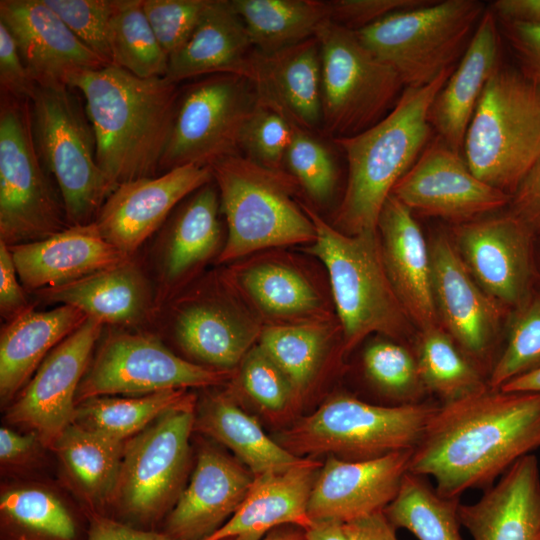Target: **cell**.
Returning <instances> with one entry per match:
<instances>
[{"instance_id": "obj_47", "label": "cell", "mask_w": 540, "mask_h": 540, "mask_svg": "<svg viewBox=\"0 0 540 540\" xmlns=\"http://www.w3.org/2000/svg\"><path fill=\"white\" fill-rule=\"evenodd\" d=\"M291 138V120L281 109L258 96L242 133L241 151L245 157L268 168L282 169Z\"/></svg>"}, {"instance_id": "obj_30", "label": "cell", "mask_w": 540, "mask_h": 540, "mask_svg": "<svg viewBox=\"0 0 540 540\" xmlns=\"http://www.w3.org/2000/svg\"><path fill=\"white\" fill-rule=\"evenodd\" d=\"M501 33L486 8L460 61L433 100L431 127L451 149L461 153L470 120L487 81L500 61Z\"/></svg>"}, {"instance_id": "obj_39", "label": "cell", "mask_w": 540, "mask_h": 540, "mask_svg": "<svg viewBox=\"0 0 540 540\" xmlns=\"http://www.w3.org/2000/svg\"><path fill=\"white\" fill-rule=\"evenodd\" d=\"M194 407V395L187 389H172L136 398L94 397L80 402L74 422L78 425L123 442L134 436L163 414Z\"/></svg>"}, {"instance_id": "obj_7", "label": "cell", "mask_w": 540, "mask_h": 540, "mask_svg": "<svg viewBox=\"0 0 540 540\" xmlns=\"http://www.w3.org/2000/svg\"><path fill=\"white\" fill-rule=\"evenodd\" d=\"M74 91L62 83L36 85L29 101L34 144L70 226L93 222L111 193L97 162L92 125Z\"/></svg>"}, {"instance_id": "obj_3", "label": "cell", "mask_w": 540, "mask_h": 540, "mask_svg": "<svg viewBox=\"0 0 540 540\" xmlns=\"http://www.w3.org/2000/svg\"><path fill=\"white\" fill-rule=\"evenodd\" d=\"M454 68L428 85L405 87L394 108L372 127L333 139L348 166L332 224L337 230L348 235L377 232L385 201L431 141L430 107Z\"/></svg>"}, {"instance_id": "obj_60", "label": "cell", "mask_w": 540, "mask_h": 540, "mask_svg": "<svg viewBox=\"0 0 540 540\" xmlns=\"http://www.w3.org/2000/svg\"><path fill=\"white\" fill-rule=\"evenodd\" d=\"M305 540H350L344 523L339 521H317L304 530Z\"/></svg>"}, {"instance_id": "obj_36", "label": "cell", "mask_w": 540, "mask_h": 540, "mask_svg": "<svg viewBox=\"0 0 540 540\" xmlns=\"http://www.w3.org/2000/svg\"><path fill=\"white\" fill-rule=\"evenodd\" d=\"M256 51L270 54L299 44L330 19L328 1L231 0Z\"/></svg>"}, {"instance_id": "obj_49", "label": "cell", "mask_w": 540, "mask_h": 540, "mask_svg": "<svg viewBox=\"0 0 540 540\" xmlns=\"http://www.w3.org/2000/svg\"><path fill=\"white\" fill-rule=\"evenodd\" d=\"M70 30L96 55L112 64L110 21L117 0H45Z\"/></svg>"}, {"instance_id": "obj_59", "label": "cell", "mask_w": 540, "mask_h": 540, "mask_svg": "<svg viewBox=\"0 0 540 540\" xmlns=\"http://www.w3.org/2000/svg\"><path fill=\"white\" fill-rule=\"evenodd\" d=\"M38 436L34 433L18 434L6 427L0 429V459L8 462L18 459L32 449Z\"/></svg>"}, {"instance_id": "obj_33", "label": "cell", "mask_w": 540, "mask_h": 540, "mask_svg": "<svg viewBox=\"0 0 540 540\" xmlns=\"http://www.w3.org/2000/svg\"><path fill=\"white\" fill-rule=\"evenodd\" d=\"M36 293L45 301L75 307L104 325L135 326L157 308L148 278L133 258Z\"/></svg>"}, {"instance_id": "obj_20", "label": "cell", "mask_w": 540, "mask_h": 540, "mask_svg": "<svg viewBox=\"0 0 540 540\" xmlns=\"http://www.w3.org/2000/svg\"><path fill=\"white\" fill-rule=\"evenodd\" d=\"M433 299L440 325L479 366L490 354L503 305L475 281L451 237L436 234L429 243Z\"/></svg>"}, {"instance_id": "obj_14", "label": "cell", "mask_w": 540, "mask_h": 540, "mask_svg": "<svg viewBox=\"0 0 540 540\" xmlns=\"http://www.w3.org/2000/svg\"><path fill=\"white\" fill-rule=\"evenodd\" d=\"M234 375L185 360L158 338L143 333L114 332L105 338L77 391L82 402L115 394L209 387Z\"/></svg>"}, {"instance_id": "obj_22", "label": "cell", "mask_w": 540, "mask_h": 540, "mask_svg": "<svg viewBox=\"0 0 540 540\" xmlns=\"http://www.w3.org/2000/svg\"><path fill=\"white\" fill-rule=\"evenodd\" d=\"M412 451L357 461L328 456L311 490V522L347 523L382 512L397 495L409 471Z\"/></svg>"}, {"instance_id": "obj_19", "label": "cell", "mask_w": 540, "mask_h": 540, "mask_svg": "<svg viewBox=\"0 0 540 540\" xmlns=\"http://www.w3.org/2000/svg\"><path fill=\"white\" fill-rule=\"evenodd\" d=\"M453 244L478 285L503 306L529 297L533 232L511 212L457 224Z\"/></svg>"}, {"instance_id": "obj_12", "label": "cell", "mask_w": 540, "mask_h": 540, "mask_svg": "<svg viewBox=\"0 0 540 540\" xmlns=\"http://www.w3.org/2000/svg\"><path fill=\"white\" fill-rule=\"evenodd\" d=\"M257 103L254 84L238 75L204 76L185 86L160 171L185 165L211 167L239 155L245 124Z\"/></svg>"}, {"instance_id": "obj_57", "label": "cell", "mask_w": 540, "mask_h": 540, "mask_svg": "<svg viewBox=\"0 0 540 540\" xmlns=\"http://www.w3.org/2000/svg\"><path fill=\"white\" fill-rule=\"evenodd\" d=\"M488 9L498 23L540 24V0H496Z\"/></svg>"}, {"instance_id": "obj_56", "label": "cell", "mask_w": 540, "mask_h": 540, "mask_svg": "<svg viewBox=\"0 0 540 540\" xmlns=\"http://www.w3.org/2000/svg\"><path fill=\"white\" fill-rule=\"evenodd\" d=\"M87 540H173L168 534L131 528L112 519L94 515Z\"/></svg>"}, {"instance_id": "obj_2", "label": "cell", "mask_w": 540, "mask_h": 540, "mask_svg": "<svg viewBox=\"0 0 540 540\" xmlns=\"http://www.w3.org/2000/svg\"><path fill=\"white\" fill-rule=\"evenodd\" d=\"M97 145V162L111 192L120 184L154 177L168 144L180 96L167 77L140 78L106 64L72 75Z\"/></svg>"}, {"instance_id": "obj_32", "label": "cell", "mask_w": 540, "mask_h": 540, "mask_svg": "<svg viewBox=\"0 0 540 540\" xmlns=\"http://www.w3.org/2000/svg\"><path fill=\"white\" fill-rule=\"evenodd\" d=\"M255 48L231 1L210 0L186 44L169 56L166 77L174 83L214 74L251 80Z\"/></svg>"}, {"instance_id": "obj_13", "label": "cell", "mask_w": 540, "mask_h": 540, "mask_svg": "<svg viewBox=\"0 0 540 540\" xmlns=\"http://www.w3.org/2000/svg\"><path fill=\"white\" fill-rule=\"evenodd\" d=\"M218 276L263 327L337 319L328 280L283 248L229 263Z\"/></svg>"}, {"instance_id": "obj_26", "label": "cell", "mask_w": 540, "mask_h": 540, "mask_svg": "<svg viewBox=\"0 0 540 540\" xmlns=\"http://www.w3.org/2000/svg\"><path fill=\"white\" fill-rule=\"evenodd\" d=\"M23 287L55 288L132 258L107 241L93 221L48 238L8 246Z\"/></svg>"}, {"instance_id": "obj_24", "label": "cell", "mask_w": 540, "mask_h": 540, "mask_svg": "<svg viewBox=\"0 0 540 540\" xmlns=\"http://www.w3.org/2000/svg\"><path fill=\"white\" fill-rule=\"evenodd\" d=\"M220 200L211 182L192 193L171 217L158 259L157 308L176 297L213 258L223 243Z\"/></svg>"}, {"instance_id": "obj_9", "label": "cell", "mask_w": 540, "mask_h": 540, "mask_svg": "<svg viewBox=\"0 0 540 540\" xmlns=\"http://www.w3.org/2000/svg\"><path fill=\"white\" fill-rule=\"evenodd\" d=\"M485 10L478 0L432 1L354 32L405 87H422L460 61Z\"/></svg>"}, {"instance_id": "obj_48", "label": "cell", "mask_w": 540, "mask_h": 540, "mask_svg": "<svg viewBox=\"0 0 540 540\" xmlns=\"http://www.w3.org/2000/svg\"><path fill=\"white\" fill-rule=\"evenodd\" d=\"M238 367L239 386L264 411L282 414L297 401L285 374L258 343Z\"/></svg>"}, {"instance_id": "obj_10", "label": "cell", "mask_w": 540, "mask_h": 540, "mask_svg": "<svg viewBox=\"0 0 540 540\" xmlns=\"http://www.w3.org/2000/svg\"><path fill=\"white\" fill-rule=\"evenodd\" d=\"M320 47L322 130L333 139L356 135L382 120L405 86L356 33L331 20L315 34Z\"/></svg>"}, {"instance_id": "obj_28", "label": "cell", "mask_w": 540, "mask_h": 540, "mask_svg": "<svg viewBox=\"0 0 540 540\" xmlns=\"http://www.w3.org/2000/svg\"><path fill=\"white\" fill-rule=\"evenodd\" d=\"M473 540H540V468L529 454L516 461L472 504L459 506Z\"/></svg>"}, {"instance_id": "obj_11", "label": "cell", "mask_w": 540, "mask_h": 540, "mask_svg": "<svg viewBox=\"0 0 540 540\" xmlns=\"http://www.w3.org/2000/svg\"><path fill=\"white\" fill-rule=\"evenodd\" d=\"M69 226L34 144L29 101L0 95V241H38Z\"/></svg>"}, {"instance_id": "obj_37", "label": "cell", "mask_w": 540, "mask_h": 540, "mask_svg": "<svg viewBox=\"0 0 540 540\" xmlns=\"http://www.w3.org/2000/svg\"><path fill=\"white\" fill-rule=\"evenodd\" d=\"M337 338V319L290 326L263 327L258 345L289 380L296 400L309 390Z\"/></svg>"}, {"instance_id": "obj_61", "label": "cell", "mask_w": 540, "mask_h": 540, "mask_svg": "<svg viewBox=\"0 0 540 540\" xmlns=\"http://www.w3.org/2000/svg\"><path fill=\"white\" fill-rule=\"evenodd\" d=\"M500 389L506 392L540 393V367L512 379Z\"/></svg>"}, {"instance_id": "obj_31", "label": "cell", "mask_w": 540, "mask_h": 540, "mask_svg": "<svg viewBox=\"0 0 540 540\" xmlns=\"http://www.w3.org/2000/svg\"><path fill=\"white\" fill-rule=\"evenodd\" d=\"M253 69L250 81L260 100L308 131L321 126V55L315 36L270 54L255 50Z\"/></svg>"}, {"instance_id": "obj_63", "label": "cell", "mask_w": 540, "mask_h": 540, "mask_svg": "<svg viewBox=\"0 0 540 540\" xmlns=\"http://www.w3.org/2000/svg\"><path fill=\"white\" fill-rule=\"evenodd\" d=\"M19 540H28V539L25 537H21Z\"/></svg>"}, {"instance_id": "obj_34", "label": "cell", "mask_w": 540, "mask_h": 540, "mask_svg": "<svg viewBox=\"0 0 540 540\" xmlns=\"http://www.w3.org/2000/svg\"><path fill=\"white\" fill-rule=\"evenodd\" d=\"M88 317L60 305L48 311L29 309L8 322L0 336V395L9 400L38 369L47 355Z\"/></svg>"}, {"instance_id": "obj_23", "label": "cell", "mask_w": 540, "mask_h": 540, "mask_svg": "<svg viewBox=\"0 0 540 540\" xmlns=\"http://www.w3.org/2000/svg\"><path fill=\"white\" fill-rule=\"evenodd\" d=\"M0 22L12 35L36 85L66 84L108 63L90 50L45 0H1Z\"/></svg>"}, {"instance_id": "obj_4", "label": "cell", "mask_w": 540, "mask_h": 540, "mask_svg": "<svg viewBox=\"0 0 540 540\" xmlns=\"http://www.w3.org/2000/svg\"><path fill=\"white\" fill-rule=\"evenodd\" d=\"M301 204L316 231L314 242L303 251L326 270L342 332V352H350L372 333L390 339L407 335L412 322L387 275L378 231L345 234Z\"/></svg>"}, {"instance_id": "obj_6", "label": "cell", "mask_w": 540, "mask_h": 540, "mask_svg": "<svg viewBox=\"0 0 540 540\" xmlns=\"http://www.w3.org/2000/svg\"><path fill=\"white\" fill-rule=\"evenodd\" d=\"M486 184L512 195L540 156V90L499 64L468 125L462 154Z\"/></svg>"}, {"instance_id": "obj_8", "label": "cell", "mask_w": 540, "mask_h": 540, "mask_svg": "<svg viewBox=\"0 0 540 540\" xmlns=\"http://www.w3.org/2000/svg\"><path fill=\"white\" fill-rule=\"evenodd\" d=\"M437 408L425 402L382 406L337 395L282 432L278 443L303 458L373 459L413 450Z\"/></svg>"}, {"instance_id": "obj_40", "label": "cell", "mask_w": 540, "mask_h": 540, "mask_svg": "<svg viewBox=\"0 0 540 540\" xmlns=\"http://www.w3.org/2000/svg\"><path fill=\"white\" fill-rule=\"evenodd\" d=\"M425 478L406 473L397 495L383 510L387 520L418 540H463L460 498L441 496Z\"/></svg>"}, {"instance_id": "obj_62", "label": "cell", "mask_w": 540, "mask_h": 540, "mask_svg": "<svg viewBox=\"0 0 540 540\" xmlns=\"http://www.w3.org/2000/svg\"><path fill=\"white\" fill-rule=\"evenodd\" d=\"M262 540H305V536L299 530L275 529L269 532Z\"/></svg>"}, {"instance_id": "obj_46", "label": "cell", "mask_w": 540, "mask_h": 540, "mask_svg": "<svg viewBox=\"0 0 540 540\" xmlns=\"http://www.w3.org/2000/svg\"><path fill=\"white\" fill-rule=\"evenodd\" d=\"M1 510L14 522L56 540H73L75 524L63 504L34 488L15 489L1 496Z\"/></svg>"}, {"instance_id": "obj_5", "label": "cell", "mask_w": 540, "mask_h": 540, "mask_svg": "<svg viewBox=\"0 0 540 540\" xmlns=\"http://www.w3.org/2000/svg\"><path fill=\"white\" fill-rule=\"evenodd\" d=\"M210 168L227 224L219 263L314 242V224L295 198L300 185L290 172L265 167L241 154Z\"/></svg>"}, {"instance_id": "obj_35", "label": "cell", "mask_w": 540, "mask_h": 540, "mask_svg": "<svg viewBox=\"0 0 540 540\" xmlns=\"http://www.w3.org/2000/svg\"><path fill=\"white\" fill-rule=\"evenodd\" d=\"M197 428L227 446L254 477L279 473L306 463L269 438L259 422L228 394L207 398L195 419Z\"/></svg>"}, {"instance_id": "obj_51", "label": "cell", "mask_w": 540, "mask_h": 540, "mask_svg": "<svg viewBox=\"0 0 540 540\" xmlns=\"http://www.w3.org/2000/svg\"><path fill=\"white\" fill-rule=\"evenodd\" d=\"M332 22L358 31L400 10L421 7L432 0H333L328 1Z\"/></svg>"}, {"instance_id": "obj_52", "label": "cell", "mask_w": 540, "mask_h": 540, "mask_svg": "<svg viewBox=\"0 0 540 540\" xmlns=\"http://www.w3.org/2000/svg\"><path fill=\"white\" fill-rule=\"evenodd\" d=\"M35 88L12 35L0 22V95L30 101Z\"/></svg>"}, {"instance_id": "obj_38", "label": "cell", "mask_w": 540, "mask_h": 540, "mask_svg": "<svg viewBox=\"0 0 540 540\" xmlns=\"http://www.w3.org/2000/svg\"><path fill=\"white\" fill-rule=\"evenodd\" d=\"M414 354L426 392L438 396L442 404L489 387L481 367L440 324L420 331Z\"/></svg>"}, {"instance_id": "obj_27", "label": "cell", "mask_w": 540, "mask_h": 540, "mask_svg": "<svg viewBox=\"0 0 540 540\" xmlns=\"http://www.w3.org/2000/svg\"><path fill=\"white\" fill-rule=\"evenodd\" d=\"M254 476L218 450L203 449L190 483L167 521L173 540H203L220 528L244 501Z\"/></svg>"}, {"instance_id": "obj_43", "label": "cell", "mask_w": 540, "mask_h": 540, "mask_svg": "<svg viewBox=\"0 0 540 540\" xmlns=\"http://www.w3.org/2000/svg\"><path fill=\"white\" fill-rule=\"evenodd\" d=\"M540 367V296L528 297L516 307L507 342L494 362L488 386L500 389L512 379Z\"/></svg>"}, {"instance_id": "obj_58", "label": "cell", "mask_w": 540, "mask_h": 540, "mask_svg": "<svg viewBox=\"0 0 540 540\" xmlns=\"http://www.w3.org/2000/svg\"><path fill=\"white\" fill-rule=\"evenodd\" d=\"M344 528L350 540H398L383 511L344 523Z\"/></svg>"}, {"instance_id": "obj_54", "label": "cell", "mask_w": 540, "mask_h": 540, "mask_svg": "<svg viewBox=\"0 0 540 540\" xmlns=\"http://www.w3.org/2000/svg\"><path fill=\"white\" fill-rule=\"evenodd\" d=\"M14 265L8 245L0 241V312L7 322L32 308Z\"/></svg>"}, {"instance_id": "obj_18", "label": "cell", "mask_w": 540, "mask_h": 540, "mask_svg": "<svg viewBox=\"0 0 540 540\" xmlns=\"http://www.w3.org/2000/svg\"><path fill=\"white\" fill-rule=\"evenodd\" d=\"M104 326L88 317L58 344L9 408L6 419L31 427L42 443L53 447L74 422L77 391Z\"/></svg>"}, {"instance_id": "obj_41", "label": "cell", "mask_w": 540, "mask_h": 540, "mask_svg": "<svg viewBox=\"0 0 540 540\" xmlns=\"http://www.w3.org/2000/svg\"><path fill=\"white\" fill-rule=\"evenodd\" d=\"M63 463L92 500L115 494L123 457V442L71 423L53 446Z\"/></svg>"}, {"instance_id": "obj_17", "label": "cell", "mask_w": 540, "mask_h": 540, "mask_svg": "<svg viewBox=\"0 0 540 540\" xmlns=\"http://www.w3.org/2000/svg\"><path fill=\"white\" fill-rule=\"evenodd\" d=\"M391 194L413 214L441 218L455 225L498 211L511 198L481 181L462 154L437 135Z\"/></svg>"}, {"instance_id": "obj_29", "label": "cell", "mask_w": 540, "mask_h": 540, "mask_svg": "<svg viewBox=\"0 0 540 540\" xmlns=\"http://www.w3.org/2000/svg\"><path fill=\"white\" fill-rule=\"evenodd\" d=\"M322 464L312 458L279 473L254 477L239 508L215 532L203 540H262L274 528L311 524L308 503Z\"/></svg>"}, {"instance_id": "obj_50", "label": "cell", "mask_w": 540, "mask_h": 540, "mask_svg": "<svg viewBox=\"0 0 540 540\" xmlns=\"http://www.w3.org/2000/svg\"><path fill=\"white\" fill-rule=\"evenodd\" d=\"M144 13L164 51L182 48L198 26L210 0H142Z\"/></svg>"}, {"instance_id": "obj_44", "label": "cell", "mask_w": 540, "mask_h": 540, "mask_svg": "<svg viewBox=\"0 0 540 540\" xmlns=\"http://www.w3.org/2000/svg\"><path fill=\"white\" fill-rule=\"evenodd\" d=\"M367 377L401 404L419 403L426 392L414 352L391 340H376L363 353Z\"/></svg>"}, {"instance_id": "obj_16", "label": "cell", "mask_w": 540, "mask_h": 540, "mask_svg": "<svg viewBox=\"0 0 540 540\" xmlns=\"http://www.w3.org/2000/svg\"><path fill=\"white\" fill-rule=\"evenodd\" d=\"M172 304L171 327L182 350L210 368L234 371L257 344L263 326L218 275Z\"/></svg>"}, {"instance_id": "obj_1", "label": "cell", "mask_w": 540, "mask_h": 540, "mask_svg": "<svg viewBox=\"0 0 540 540\" xmlns=\"http://www.w3.org/2000/svg\"><path fill=\"white\" fill-rule=\"evenodd\" d=\"M540 448V393L486 389L442 404L413 449L409 472L443 497L487 489Z\"/></svg>"}, {"instance_id": "obj_21", "label": "cell", "mask_w": 540, "mask_h": 540, "mask_svg": "<svg viewBox=\"0 0 540 540\" xmlns=\"http://www.w3.org/2000/svg\"><path fill=\"white\" fill-rule=\"evenodd\" d=\"M212 180L209 166L185 165L122 183L94 222L107 241L132 257L181 201Z\"/></svg>"}, {"instance_id": "obj_45", "label": "cell", "mask_w": 540, "mask_h": 540, "mask_svg": "<svg viewBox=\"0 0 540 540\" xmlns=\"http://www.w3.org/2000/svg\"><path fill=\"white\" fill-rule=\"evenodd\" d=\"M292 123V138L285 161L300 187L317 203L332 197L337 185V167L328 147L308 130Z\"/></svg>"}, {"instance_id": "obj_53", "label": "cell", "mask_w": 540, "mask_h": 540, "mask_svg": "<svg viewBox=\"0 0 540 540\" xmlns=\"http://www.w3.org/2000/svg\"><path fill=\"white\" fill-rule=\"evenodd\" d=\"M521 74L540 90V24L498 23Z\"/></svg>"}, {"instance_id": "obj_42", "label": "cell", "mask_w": 540, "mask_h": 540, "mask_svg": "<svg viewBox=\"0 0 540 540\" xmlns=\"http://www.w3.org/2000/svg\"><path fill=\"white\" fill-rule=\"evenodd\" d=\"M109 41L112 64L140 78L166 77L169 55L144 13L142 0H117Z\"/></svg>"}, {"instance_id": "obj_25", "label": "cell", "mask_w": 540, "mask_h": 540, "mask_svg": "<svg viewBox=\"0 0 540 540\" xmlns=\"http://www.w3.org/2000/svg\"><path fill=\"white\" fill-rule=\"evenodd\" d=\"M377 231L387 275L410 321L420 331L439 325L429 245L413 212L391 194L380 212Z\"/></svg>"}, {"instance_id": "obj_15", "label": "cell", "mask_w": 540, "mask_h": 540, "mask_svg": "<svg viewBox=\"0 0 540 540\" xmlns=\"http://www.w3.org/2000/svg\"><path fill=\"white\" fill-rule=\"evenodd\" d=\"M194 424L193 407L175 409L126 442L115 493L128 514L149 520L166 508L182 479Z\"/></svg>"}, {"instance_id": "obj_55", "label": "cell", "mask_w": 540, "mask_h": 540, "mask_svg": "<svg viewBox=\"0 0 540 540\" xmlns=\"http://www.w3.org/2000/svg\"><path fill=\"white\" fill-rule=\"evenodd\" d=\"M510 212L532 232L540 233V156L510 198Z\"/></svg>"}]
</instances>
